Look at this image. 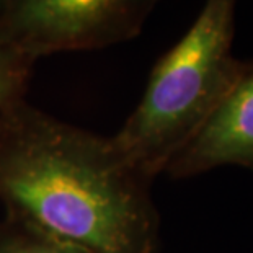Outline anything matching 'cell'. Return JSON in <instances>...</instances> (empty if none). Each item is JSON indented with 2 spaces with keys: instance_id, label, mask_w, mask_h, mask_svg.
I'll list each match as a JSON object with an SVG mask.
<instances>
[{
  "instance_id": "cell-1",
  "label": "cell",
  "mask_w": 253,
  "mask_h": 253,
  "mask_svg": "<svg viewBox=\"0 0 253 253\" xmlns=\"http://www.w3.org/2000/svg\"><path fill=\"white\" fill-rule=\"evenodd\" d=\"M152 180L111 136L69 125L25 98L0 110V203L15 219L91 253H155Z\"/></svg>"
},
{
  "instance_id": "cell-2",
  "label": "cell",
  "mask_w": 253,
  "mask_h": 253,
  "mask_svg": "<svg viewBox=\"0 0 253 253\" xmlns=\"http://www.w3.org/2000/svg\"><path fill=\"white\" fill-rule=\"evenodd\" d=\"M237 0H204L186 35L159 59L141 101L111 136L154 181L191 141L249 69L234 56Z\"/></svg>"
},
{
  "instance_id": "cell-3",
  "label": "cell",
  "mask_w": 253,
  "mask_h": 253,
  "mask_svg": "<svg viewBox=\"0 0 253 253\" xmlns=\"http://www.w3.org/2000/svg\"><path fill=\"white\" fill-rule=\"evenodd\" d=\"M159 0H8L0 10V46L38 61L69 51L131 41Z\"/></svg>"
},
{
  "instance_id": "cell-4",
  "label": "cell",
  "mask_w": 253,
  "mask_h": 253,
  "mask_svg": "<svg viewBox=\"0 0 253 253\" xmlns=\"http://www.w3.org/2000/svg\"><path fill=\"white\" fill-rule=\"evenodd\" d=\"M230 165L253 171V61L164 173L171 178H190Z\"/></svg>"
},
{
  "instance_id": "cell-5",
  "label": "cell",
  "mask_w": 253,
  "mask_h": 253,
  "mask_svg": "<svg viewBox=\"0 0 253 253\" xmlns=\"http://www.w3.org/2000/svg\"><path fill=\"white\" fill-rule=\"evenodd\" d=\"M0 253H91L82 247L57 240L18 220L0 219Z\"/></svg>"
},
{
  "instance_id": "cell-6",
  "label": "cell",
  "mask_w": 253,
  "mask_h": 253,
  "mask_svg": "<svg viewBox=\"0 0 253 253\" xmlns=\"http://www.w3.org/2000/svg\"><path fill=\"white\" fill-rule=\"evenodd\" d=\"M35 61L0 46V110L25 98Z\"/></svg>"
},
{
  "instance_id": "cell-7",
  "label": "cell",
  "mask_w": 253,
  "mask_h": 253,
  "mask_svg": "<svg viewBox=\"0 0 253 253\" xmlns=\"http://www.w3.org/2000/svg\"><path fill=\"white\" fill-rule=\"evenodd\" d=\"M7 2H8V0H0V10H2V8H3V5H5V3H7Z\"/></svg>"
}]
</instances>
